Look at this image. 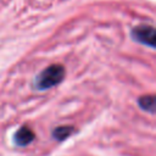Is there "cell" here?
<instances>
[{
  "instance_id": "1",
  "label": "cell",
  "mask_w": 156,
  "mask_h": 156,
  "mask_svg": "<svg viewBox=\"0 0 156 156\" xmlns=\"http://www.w3.org/2000/svg\"><path fill=\"white\" fill-rule=\"evenodd\" d=\"M66 74V69L62 65L55 63L41 71L33 80V87L37 90H46L60 84Z\"/></svg>"
},
{
  "instance_id": "2",
  "label": "cell",
  "mask_w": 156,
  "mask_h": 156,
  "mask_svg": "<svg viewBox=\"0 0 156 156\" xmlns=\"http://www.w3.org/2000/svg\"><path fill=\"white\" fill-rule=\"evenodd\" d=\"M130 37L136 43L144 44L150 48H155V28L152 26L141 24L134 27L130 30Z\"/></svg>"
},
{
  "instance_id": "3",
  "label": "cell",
  "mask_w": 156,
  "mask_h": 156,
  "mask_svg": "<svg viewBox=\"0 0 156 156\" xmlns=\"http://www.w3.org/2000/svg\"><path fill=\"white\" fill-rule=\"evenodd\" d=\"M34 138H35L34 132L29 127L23 126L18 128L13 134V143L17 146H27L34 140Z\"/></svg>"
},
{
  "instance_id": "4",
  "label": "cell",
  "mask_w": 156,
  "mask_h": 156,
  "mask_svg": "<svg viewBox=\"0 0 156 156\" xmlns=\"http://www.w3.org/2000/svg\"><path fill=\"white\" fill-rule=\"evenodd\" d=\"M138 104L141 110L149 112V113H155L156 106H155V96L154 95H143L139 98Z\"/></svg>"
},
{
  "instance_id": "5",
  "label": "cell",
  "mask_w": 156,
  "mask_h": 156,
  "mask_svg": "<svg viewBox=\"0 0 156 156\" xmlns=\"http://www.w3.org/2000/svg\"><path fill=\"white\" fill-rule=\"evenodd\" d=\"M74 132V128L71 126H62V127H57L52 130V136L57 140V141H62L65 139H67L72 133Z\"/></svg>"
}]
</instances>
